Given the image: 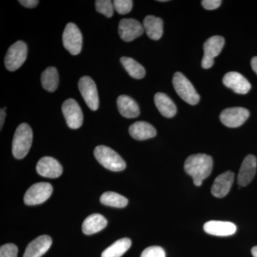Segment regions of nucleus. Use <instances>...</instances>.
Segmentation results:
<instances>
[{"label": "nucleus", "instance_id": "f257e3e1", "mask_svg": "<svg viewBox=\"0 0 257 257\" xmlns=\"http://www.w3.org/2000/svg\"><path fill=\"white\" fill-rule=\"evenodd\" d=\"M184 168L186 173L192 177L194 185L200 187L203 181L211 175L212 158L204 154L191 155L184 162Z\"/></svg>", "mask_w": 257, "mask_h": 257}, {"label": "nucleus", "instance_id": "f03ea898", "mask_svg": "<svg viewBox=\"0 0 257 257\" xmlns=\"http://www.w3.org/2000/svg\"><path fill=\"white\" fill-rule=\"evenodd\" d=\"M33 133L30 125L23 123L19 125L15 132L13 142V156L18 160L25 158L32 144Z\"/></svg>", "mask_w": 257, "mask_h": 257}, {"label": "nucleus", "instance_id": "7ed1b4c3", "mask_svg": "<svg viewBox=\"0 0 257 257\" xmlns=\"http://www.w3.org/2000/svg\"><path fill=\"white\" fill-rule=\"evenodd\" d=\"M94 155L101 165L112 172H121L126 168V162L109 147L99 145L94 149Z\"/></svg>", "mask_w": 257, "mask_h": 257}, {"label": "nucleus", "instance_id": "20e7f679", "mask_svg": "<svg viewBox=\"0 0 257 257\" xmlns=\"http://www.w3.org/2000/svg\"><path fill=\"white\" fill-rule=\"evenodd\" d=\"M173 86L176 92L182 99L191 105L198 104L200 99L194 86L183 74L177 72L174 74Z\"/></svg>", "mask_w": 257, "mask_h": 257}, {"label": "nucleus", "instance_id": "39448f33", "mask_svg": "<svg viewBox=\"0 0 257 257\" xmlns=\"http://www.w3.org/2000/svg\"><path fill=\"white\" fill-rule=\"evenodd\" d=\"M27 57L28 47L26 43L23 41L15 42L10 47L5 56V67L10 72H15L25 63Z\"/></svg>", "mask_w": 257, "mask_h": 257}, {"label": "nucleus", "instance_id": "423d86ee", "mask_svg": "<svg viewBox=\"0 0 257 257\" xmlns=\"http://www.w3.org/2000/svg\"><path fill=\"white\" fill-rule=\"evenodd\" d=\"M64 47L72 55L80 53L82 48V35L74 23L67 24L62 35Z\"/></svg>", "mask_w": 257, "mask_h": 257}, {"label": "nucleus", "instance_id": "0eeeda50", "mask_svg": "<svg viewBox=\"0 0 257 257\" xmlns=\"http://www.w3.org/2000/svg\"><path fill=\"white\" fill-rule=\"evenodd\" d=\"M53 192L52 186L47 182L33 184L25 193L24 202L27 205L33 206L46 202Z\"/></svg>", "mask_w": 257, "mask_h": 257}, {"label": "nucleus", "instance_id": "6e6552de", "mask_svg": "<svg viewBox=\"0 0 257 257\" xmlns=\"http://www.w3.org/2000/svg\"><path fill=\"white\" fill-rule=\"evenodd\" d=\"M78 87L88 107L92 111L97 110L99 106V95L94 80L88 76H84L79 79Z\"/></svg>", "mask_w": 257, "mask_h": 257}, {"label": "nucleus", "instance_id": "1a4fd4ad", "mask_svg": "<svg viewBox=\"0 0 257 257\" xmlns=\"http://www.w3.org/2000/svg\"><path fill=\"white\" fill-rule=\"evenodd\" d=\"M225 43L224 39L221 36H213L204 44V57L202 66L204 69H209L214 63V58L221 53Z\"/></svg>", "mask_w": 257, "mask_h": 257}, {"label": "nucleus", "instance_id": "9d476101", "mask_svg": "<svg viewBox=\"0 0 257 257\" xmlns=\"http://www.w3.org/2000/svg\"><path fill=\"white\" fill-rule=\"evenodd\" d=\"M62 113L69 128L77 130L83 124V113L78 103L73 99H67L62 106Z\"/></svg>", "mask_w": 257, "mask_h": 257}, {"label": "nucleus", "instance_id": "9b49d317", "mask_svg": "<svg viewBox=\"0 0 257 257\" xmlns=\"http://www.w3.org/2000/svg\"><path fill=\"white\" fill-rule=\"evenodd\" d=\"M249 114V111L245 108H227L221 113L220 120L228 127H239L247 120Z\"/></svg>", "mask_w": 257, "mask_h": 257}, {"label": "nucleus", "instance_id": "f8f14e48", "mask_svg": "<svg viewBox=\"0 0 257 257\" xmlns=\"http://www.w3.org/2000/svg\"><path fill=\"white\" fill-rule=\"evenodd\" d=\"M118 32L121 40L128 42L143 35L145 30L138 20L135 19H122L120 21Z\"/></svg>", "mask_w": 257, "mask_h": 257}, {"label": "nucleus", "instance_id": "ddd939ff", "mask_svg": "<svg viewBox=\"0 0 257 257\" xmlns=\"http://www.w3.org/2000/svg\"><path fill=\"white\" fill-rule=\"evenodd\" d=\"M36 170L42 177L52 179L60 177L63 172L60 162L50 157H44L40 159L37 162Z\"/></svg>", "mask_w": 257, "mask_h": 257}, {"label": "nucleus", "instance_id": "4468645a", "mask_svg": "<svg viewBox=\"0 0 257 257\" xmlns=\"http://www.w3.org/2000/svg\"><path fill=\"white\" fill-rule=\"evenodd\" d=\"M223 83L237 94H245L251 89V84L239 72H228L223 77Z\"/></svg>", "mask_w": 257, "mask_h": 257}, {"label": "nucleus", "instance_id": "2eb2a0df", "mask_svg": "<svg viewBox=\"0 0 257 257\" xmlns=\"http://www.w3.org/2000/svg\"><path fill=\"white\" fill-rule=\"evenodd\" d=\"M256 158L253 155H249L245 157L238 175V184L240 187H246L251 183L256 174Z\"/></svg>", "mask_w": 257, "mask_h": 257}, {"label": "nucleus", "instance_id": "dca6fc26", "mask_svg": "<svg viewBox=\"0 0 257 257\" xmlns=\"http://www.w3.org/2000/svg\"><path fill=\"white\" fill-rule=\"evenodd\" d=\"M234 174L227 171L218 176L211 187L212 195L216 198H223L227 195L234 182Z\"/></svg>", "mask_w": 257, "mask_h": 257}, {"label": "nucleus", "instance_id": "f3484780", "mask_svg": "<svg viewBox=\"0 0 257 257\" xmlns=\"http://www.w3.org/2000/svg\"><path fill=\"white\" fill-rule=\"evenodd\" d=\"M52 238L48 235H42L29 243L23 257H41L50 249Z\"/></svg>", "mask_w": 257, "mask_h": 257}, {"label": "nucleus", "instance_id": "a211bd4d", "mask_svg": "<svg viewBox=\"0 0 257 257\" xmlns=\"http://www.w3.org/2000/svg\"><path fill=\"white\" fill-rule=\"evenodd\" d=\"M204 230L207 234L217 236H228L235 234L236 226L229 221H209L204 225Z\"/></svg>", "mask_w": 257, "mask_h": 257}, {"label": "nucleus", "instance_id": "6ab92c4d", "mask_svg": "<svg viewBox=\"0 0 257 257\" xmlns=\"http://www.w3.org/2000/svg\"><path fill=\"white\" fill-rule=\"evenodd\" d=\"M128 133L132 138L139 141L155 138L157 135L155 128L146 121H137L128 128Z\"/></svg>", "mask_w": 257, "mask_h": 257}, {"label": "nucleus", "instance_id": "aec40b11", "mask_svg": "<svg viewBox=\"0 0 257 257\" xmlns=\"http://www.w3.org/2000/svg\"><path fill=\"white\" fill-rule=\"evenodd\" d=\"M163 20L153 15H148L144 20V30L152 40H160L163 35Z\"/></svg>", "mask_w": 257, "mask_h": 257}, {"label": "nucleus", "instance_id": "412c9836", "mask_svg": "<svg viewBox=\"0 0 257 257\" xmlns=\"http://www.w3.org/2000/svg\"><path fill=\"white\" fill-rule=\"evenodd\" d=\"M120 114L126 118H136L140 114L138 103L130 96L120 95L116 100Z\"/></svg>", "mask_w": 257, "mask_h": 257}, {"label": "nucleus", "instance_id": "4be33fe9", "mask_svg": "<svg viewBox=\"0 0 257 257\" xmlns=\"http://www.w3.org/2000/svg\"><path fill=\"white\" fill-rule=\"evenodd\" d=\"M107 225V221L104 216L99 214H91L86 218L82 224L84 234L92 235L104 229Z\"/></svg>", "mask_w": 257, "mask_h": 257}, {"label": "nucleus", "instance_id": "5701e85b", "mask_svg": "<svg viewBox=\"0 0 257 257\" xmlns=\"http://www.w3.org/2000/svg\"><path fill=\"white\" fill-rule=\"evenodd\" d=\"M155 103L161 114L165 117L172 118L177 114V106L170 96L165 93H157L155 96Z\"/></svg>", "mask_w": 257, "mask_h": 257}, {"label": "nucleus", "instance_id": "b1692460", "mask_svg": "<svg viewBox=\"0 0 257 257\" xmlns=\"http://www.w3.org/2000/svg\"><path fill=\"white\" fill-rule=\"evenodd\" d=\"M131 245V240L128 238H122L117 240L103 251L101 257H121L128 251Z\"/></svg>", "mask_w": 257, "mask_h": 257}, {"label": "nucleus", "instance_id": "393cba45", "mask_svg": "<svg viewBox=\"0 0 257 257\" xmlns=\"http://www.w3.org/2000/svg\"><path fill=\"white\" fill-rule=\"evenodd\" d=\"M41 81L44 89L48 92H55L59 85V74L57 69L54 67H50L45 69L42 72Z\"/></svg>", "mask_w": 257, "mask_h": 257}, {"label": "nucleus", "instance_id": "a878e982", "mask_svg": "<svg viewBox=\"0 0 257 257\" xmlns=\"http://www.w3.org/2000/svg\"><path fill=\"white\" fill-rule=\"evenodd\" d=\"M120 62L128 74L133 78L140 79L145 77L146 71L143 66L138 63L136 60L130 57H123L120 59Z\"/></svg>", "mask_w": 257, "mask_h": 257}, {"label": "nucleus", "instance_id": "bb28decb", "mask_svg": "<svg viewBox=\"0 0 257 257\" xmlns=\"http://www.w3.org/2000/svg\"><path fill=\"white\" fill-rule=\"evenodd\" d=\"M100 202L104 205L116 208H124L128 204L126 197L114 192H104L101 196Z\"/></svg>", "mask_w": 257, "mask_h": 257}, {"label": "nucleus", "instance_id": "cd10ccee", "mask_svg": "<svg viewBox=\"0 0 257 257\" xmlns=\"http://www.w3.org/2000/svg\"><path fill=\"white\" fill-rule=\"evenodd\" d=\"M95 7L96 11L106 18H110L114 14V4L110 0H96Z\"/></svg>", "mask_w": 257, "mask_h": 257}, {"label": "nucleus", "instance_id": "c85d7f7f", "mask_svg": "<svg viewBox=\"0 0 257 257\" xmlns=\"http://www.w3.org/2000/svg\"><path fill=\"white\" fill-rule=\"evenodd\" d=\"M114 9L120 15L128 14L131 12L133 7V1L132 0H115L113 2Z\"/></svg>", "mask_w": 257, "mask_h": 257}, {"label": "nucleus", "instance_id": "c756f323", "mask_svg": "<svg viewBox=\"0 0 257 257\" xmlns=\"http://www.w3.org/2000/svg\"><path fill=\"white\" fill-rule=\"evenodd\" d=\"M18 248L14 243H6L0 248V257H18Z\"/></svg>", "mask_w": 257, "mask_h": 257}, {"label": "nucleus", "instance_id": "7c9ffc66", "mask_svg": "<svg viewBox=\"0 0 257 257\" xmlns=\"http://www.w3.org/2000/svg\"><path fill=\"white\" fill-rule=\"evenodd\" d=\"M140 257H166L165 250L158 246H152L145 248Z\"/></svg>", "mask_w": 257, "mask_h": 257}, {"label": "nucleus", "instance_id": "2f4dec72", "mask_svg": "<svg viewBox=\"0 0 257 257\" xmlns=\"http://www.w3.org/2000/svg\"><path fill=\"white\" fill-rule=\"evenodd\" d=\"M222 1L221 0H203L202 5L204 9L213 10L219 8Z\"/></svg>", "mask_w": 257, "mask_h": 257}, {"label": "nucleus", "instance_id": "473e14b6", "mask_svg": "<svg viewBox=\"0 0 257 257\" xmlns=\"http://www.w3.org/2000/svg\"><path fill=\"white\" fill-rule=\"evenodd\" d=\"M19 3L25 8H35L38 5L40 2L38 0H20Z\"/></svg>", "mask_w": 257, "mask_h": 257}, {"label": "nucleus", "instance_id": "72a5a7b5", "mask_svg": "<svg viewBox=\"0 0 257 257\" xmlns=\"http://www.w3.org/2000/svg\"><path fill=\"white\" fill-rule=\"evenodd\" d=\"M5 116H6V113L4 109H1V112H0V128H3V124H4Z\"/></svg>", "mask_w": 257, "mask_h": 257}, {"label": "nucleus", "instance_id": "f704fd0d", "mask_svg": "<svg viewBox=\"0 0 257 257\" xmlns=\"http://www.w3.org/2000/svg\"><path fill=\"white\" fill-rule=\"evenodd\" d=\"M251 65L253 72L257 74V57H253L251 61Z\"/></svg>", "mask_w": 257, "mask_h": 257}, {"label": "nucleus", "instance_id": "c9c22d12", "mask_svg": "<svg viewBox=\"0 0 257 257\" xmlns=\"http://www.w3.org/2000/svg\"><path fill=\"white\" fill-rule=\"evenodd\" d=\"M251 253H252L253 257H257V246L252 248V249H251Z\"/></svg>", "mask_w": 257, "mask_h": 257}]
</instances>
